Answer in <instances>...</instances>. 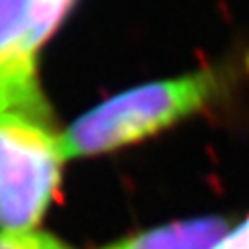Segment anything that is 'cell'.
Returning a JSON list of instances; mask_svg holds the SVG:
<instances>
[{"mask_svg":"<svg viewBox=\"0 0 249 249\" xmlns=\"http://www.w3.org/2000/svg\"><path fill=\"white\" fill-rule=\"evenodd\" d=\"M67 159L41 92L36 57L0 61V231L36 230L49 210Z\"/></svg>","mask_w":249,"mask_h":249,"instance_id":"6da1fadb","label":"cell"},{"mask_svg":"<svg viewBox=\"0 0 249 249\" xmlns=\"http://www.w3.org/2000/svg\"><path fill=\"white\" fill-rule=\"evenodd\" d=\"M228 69H202L167 81H153L112 98L79 116L65 132L67 159L94 157L140 143L226 94Z\"/></svg>","mask_w":249,"mask_h":249,"instance_id":"7a4b0ae2","label":"cell"},{"mask_svg":"<svg viewBox=\"0 0 249 249\" xmlns=\"http://www.w3.org/2000/svg\"><path fill=\"white\" fill-rule=\"evenodd\" d=\"M231 222L224 216H198L169 222L100 249H212Z\"/></svg>","mask_w":249,"mask_h":249,"instance_id":"3957f363","label":"cell"},{"mask_svg":"<svg viewBox=\"0 0 249 249\" xmlns=\"http://www.w3.org/2000/svg\"><path fill=\"white\" fill-rule=\"evenodd\" d=\"M75 0H30L28 4V26L24 36L22 51L36 57L37 49L47 41V37L65 20Z\"/></svg>","mask_w":249,"mask_h":249,"instance_id":"277c9868","label":"cell"},{"mask_svg":"<svg viewBox=\"0 0 249 249\" xmlns=\"http://www.w3.org/2000/svg\"><path fill=\"white\" fill-rule=\"evenodd\" d=\"M30 0H0V61L22 53ZM32 57V55H30Z\"/></svg>","mask_w":249,"mask_h":249,"instance_id":"5b68a950","label":"cell"},{"mask_svg":"<svg viewBox=\"0 0 249 249\" xmlns=\"http://www.w3.org/2000/svg\"><path fill=\"white\" fill-rule=\"evenodd\" d=\"M0 249H73L63 239L39 228L22 231H0Z\"/></svg>","mask_w":249,"mask_h":249,"instance_id":"8992f818","label":"cell"},{"mask_svg":"<svg viewBox=\"0 0 249 249\" xmlns=\"http://www.w3.org/2000/svg\"><path fill=\"white\" fill-rule=\"evenodd\" d=\"M212 249H249V216L231 226Z\"/></svg>","mask_w":249,"mask_h":249,"instance_id":"52a82bcc","label":"cell"}]
</instances>
